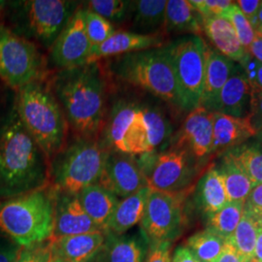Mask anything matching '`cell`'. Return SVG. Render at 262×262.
<instances>
[{"label": "cell", "instance_id": "6da1fadb", "mask_svg": "<svg viewBox=\"0 0 262 262\" xmlns=\"http://www.w3.org/2000/svg\"><path fill=\"white\" fill-rule=\"evenodd\" d=\"M53 94L79 137L97 139L106 109V84L98 63L60 70L53 81Z\"/></svg>", "mask_w": 262, "mask_h": 262}, {"label": "cell", "instance_id": "7a4b0ae2", "mask_svg": "<svg viewBox=\"0 0 262 262\" xmlns=\"http://www.w3.org/2000/svg\"><path fill=\"white\" fill-rule=\"evenodd\" d=\"M47 160L14 106L0 122V194L20 195L43 187Z\"/></svg>", "mask_w": 262, "mask_h": 262}, {"label": "cell", "instance_id": "3957f363", "mask_svg": "<svg viewBox=\"0 0 262 262\" xmlns=\"http://www.w3.org/2000/svg\"><path fill=\"white\" fill-rule=\"evenodd\" d=\"M170 132V123L158 109L121 100L113 107L100 143L108 150L138 157L154 152Z\"/></svg>", "mask_w": 262, "mask_h": 262}, {"label": "cell", "instance_id": "277c9868", "mask_svg": "<svg viewBox=\"0 0 262 262\" xmlns=\"http://www.w3.org/2000/svg\"><path fill=\"white\" fill-rule=\"evenodd\" d=\"M15 108L48 159L62 150L67 122L55 94L47 86L38 81L23 86L18 91Z\"/></svg>", "mask_w": 262, "mask_h": 262}, {"label": "cell", "instance_id": "5b68a950", "mask_svg": "<svg viewBox=\"0 0 262 262\" xmlns=\"http://www.w3.org/2000/svg\"><path fill=\"white\" fill-rule=\"evenodd\" d=\"M113 73L127 84L182 109L178 84L167 46L116 56Z\"/></svg>", "mask_w": 262, "mask_h": 262}, {"label": "cell", "instance_id": "8992f818", "mask_svg": "<svg viewBox=\"0 0 262 262\" xmlns=\"http://www.w3.org/2000/svg\"><path fill=\"white\" fill-rule=\"evenodd\" d=\"M55 202L43 187L14 197L0 205V231L24 247L53 237Z\"/></svg>", "mask_w": 262, "mask_h": 262}, {"label": "cell", "instance_id": "52a82bcc", "mask_svg": "<svg viewBox=\"0 0 262 262\" xmlns=\"http://www.w3.org/2000/svg\"><path fill=\"white\" fill-rule=\"evenodd\" d=\"M109 150L94 138L79 137L56 155L54 178L58 192L78 195L98 183Z\"/></svg>", "mask_w": 262, "mask_h": 262}, {"label": "cell", "instance_id": "ba28073f", "mask_svg": "<svg viewBox=\"0 0 262 262\" xmlns=\"http://www.w3.org/2000/svg\"><path fill=\"white\" fill-rule=\"evenodd\" d=\"M205 41L186 35L167 45L178 84L182 109L190 112L200 106L204 84Z\"/></svg>", "mask_w": 262, "mask_h": 262}, {"label": "cell", "instance_id": "9c48e42d", "mask_svg": "<svg viewBox=\"0 0 262 262\" xmlns=\"http://www.w3.org/2000/svg\"><path fill=\"white\" fill-rule=\"evenodd\" d=\"M139 157V164L150 189L168 193L189 189L196 170L195 159L187 150L171 147L165 151Z\"/></svg>", "mask_w": 262, "mask_h": 262}, {"label": "cell", "instance_id": "30bf717a", "mask_svg": "<svg viewBox=\"0 0 262 262\" xmlns=\"http://www.w3.org/2000/svg\"><path fill=\"white\" fill-rule=\"evenodd\" d=\"M42 59L36 46L0 26V78L11 88L19 91L38 81Z\"/></svg>", "mask_w": 262, "mask_h": 262}, {"label": "cell", "instance_id": "8fae6325", "mask_svg": "<svg viewBox=\"0 0 262 262\" xmlns=\"http://www.w3.org/2000/svg\"><path fill=\"white\" fill-rule=\"evenodd\" d=\"M186 192L168 193L150 189L140 222L142 231L150 244L171 243L182 234Z\"/></svg>", "mask_w": 262, "mask_h": 262}, {"label": "cell", "instance_id": "7c38bea8", "mask_svg": "<svg viewBox=\"0 0 262 262\" xmlns=\"http://www.w3.org/2000/svg\"><path fill=\"white\" fill-rule=\"evenodd\" d=\"M75 2L66 0H32L24 2L25 26L29 36L51 48L74 15Z\"/></svg>", "mask_w": 262, "mask_h": 262}, {"label": "cell", "instance_id": "4fadbf2b", "mask_svg": "<svg viewBox=\"0 0 262 262\" xmlns=\"http://www.w3.org/2000/svg\"><path fill=\"white\" fill-rule=\"evenodd\" d=\"M85 9L79 7L51 47V60L60 70L89 62L93 45L84 27Z\"/></svg>", "mask_w": 262, "mask_h": 262}, {"label": "cell", "instance_id": "5bb4252c", "mask_svg": "<svg viewBox=\"0 0 262 262\" xmlns=\"http://www.w3.org/2000/svg\"><path fill=\"white\" fill-rule=\"evenodd\" d=\"M118 198L133 194L148 187L137 157L117 150H109L103 171L97 183Z\"/></svg>", "mask_w": 262, "mask_h": 262}, {"label": "cell", "instance_id": "9a60e30c", "mask_svg": "<svg viewBox=\"0 0 262 262\" xmlns=\"http://www.w3.org/2000/svg\"><path fill=\"white\" fill-rule=\"evenodd\" d=\"M195 159H204L213 151V112L198 106L187 115L181 126L174 143Z\"/></svg>", "mask_w": 262, "mask_h": 262}, {"label": "cell", "instance_id": "2e32d148", "mask_svg": "<svg viewBox=\"0 0 262 262\" xmlns=\"http://www.w3.org/2000/svg\"><path fill=\"white\" fill-rule=\"evenodd\" d=\"M101 230L85 213L78 195L60 193L55 203V223L52 238L92 233Z\"/></svg>", "mask_w": 262, "mask_h": 262}, {"label": "cell", "instance_id": "e0dca14e", "mask_svg": "<svg viewBox=\"0 0 262 262\" xmlns=\"http://www.w3.org/2000/svg\"><path fill=\"white\" fill-rule=\"evenodd\" d=\"M250 100L251 86L242 67L237 64L232 75L227 80L215 101L207 110L243 118L249 113Z\"/></svg>", "mask_w": 262, "mask_h": 262}, {"label": "cell", "instance_id": "ac0fdd59", "mask_svg": "<svg viewBox=\"0 0 262 262\" xmlns=\"http://www.w3.org/2000/svg\"><path fill=\"white\" fill-rule=\"evenodd\" d=\"M163 39L158 34H140L132 31H116L102 44L92 49L88 63L97 62L101 58L119 56L144 51L152 48L162 47Z\"/></svg>", "mask_w": 262, "mask_h": 262}, {"label": "cell", "instance_id": "d6986e66", "mask_svg": "<svg viewBox=\"0 0 262 262\" xmlns=\"http://www.w3.org/2000/svg\"><path fill=\"white\" fill-rule=\"evenodd\" d=\"M249 118L213 112V151L225 152L255 137Z\"/></svg>", "mask_w": 262, "mask_h": 262}, {"label": "cell", "instance_id": "ffe728a7", "mask_svg": "<svg viewBox=\"0 0 262 262\" xmlns=\"http://www.w3.org/2000/svg\"><path fill=\"white\" fill-rule=\"evenodd\" d=\"M106 242L104 231L52 238L56 258L66 262H89L94 259Z\"/></svg>", "mask_w": 262, "mask_h": 262}, {"label": "cell", "instance_id": "44dd1931", "mask_svg": "<svg viewBox=\"0 0 262 262\" xmlns=\"http://www.w3.org/2000/svg\"><path fill=\"white\" fill-rule=\"evenodd\" d=\"M203 33L216 52L234 62H240L248 53L242 46L233 26L224 17H201Z\"/></svg>", "mask_w": 262, "mask_h": 262}, {"label": "cell", "instance_id": "7402d4cb", "mask_svg": "<svg viewBox=\"0 0 262 262\" xmlns=\"http://www.w3.org/2000/svg\"><path fill=\"white\" fill-rule=\"evenodd\" d=\"M205 57V75L200 106L207 110L215 101L225 83L232 75L237 64L208 45Z\"/></svg>", "mask_w": 262, "mask_h": 262}, {"label": "cell", "instance_id": "603a6c76", "mask_svg": "<svg viewBox=\"0 0 262 262\" xmlns=\"http://www.w3.org/2000/svg\"><path fill=\"white\" fill-rule=\"evenodd\" d=\"M150 192V187H143L129 196L120 200L108 223L106 231L122 235L139 224L145 213Z\"/></svg>", "mask_w": 262, "mask_h": 262}, {"label": "cell", "instance_id": "cb8c5ba5", "mask_svg": "<svg viewBox=\"0 0 262 262\" xmlns=\"http://www.w3.org/2000/svg\"><path fill=\"white\" fill-rule=\"evenodd\" d=\"M163 29L168 33L200 36L203 33L201 17L187 0L166 2Z\"/></svg>", "mask_w": 262, "mask_h": 262}, {"label": "cell", "instance_id": "d4e9b609", "mask_svg": "<svg viewBox=\"0 0 262 262\" xmlns=\"http://www.w3.org/2000/svg\"><path fill=\"white\" fill-rule=\"evenodd\" d=\"M79 200L85 213L101 230L106 231L119 198L98 184L85 187L79 194Z\"/></svg>", "mask_w": 262, "mask_h": 262}, {"label": "cell", "instance_id": "484cf974", "mask_svg": "<svg viewBox=\"0 0 262 262\" xmlns=\"http://www.w3.org/2000/svg\"><path fill=\"white\" fill-rule=\"evenodd\" d=\"M165 0L131 1V31L140 34H158L163 28L165 17Z\"/></svg>", "mask_w": 262, "mask_h": 262}, {"label": "cell", "instance_id": "4316f807", "mask_svg": "<svg viewBox=\"0 0 262 262\" xmlns=\"http://www.w3.org/2000/svg\"><path fill=\"white\" fill-rule=\"evenodd\" d=\"M196 200L198 206L207 215L215 214L229 202L224 180L217 169H209L199 181Z\"/></svg>", "mask_w": 262, "mask_h": 262}, {"label": "cell", "instance_id": "83f0119b", "mask_svg": "<svg viewBox=\"0 0 262 262\" xmlns=\"http://www.w3.org/2000/svg\"><path fill=\"white\" fill-rule=\"evenodd\" d=\"M216 169L224 180L228 201L245 202L254 186L243 170L226 154L223 155Z\"/></svg>", "mask_w": 262, "mask_h": 262}, {"label": "cell", "instance_id": "f1b7e54d", "mask_svg": "<svg viewBox=\"0 0 262 262\" xmlns=\"http://www.w3.org/2000/svg\"><path fill=\"white\" fill-rule=\"evenodd\" d=\"M224 154L234 160L253 186L262 184V146L259 143L246 142Z\"/></svg>", "mask_w": 262, "mask_h": 262}, {"label": "cell", "instance_id": "f546056e", "mask_svg": "<svg viewBox=\"0 0 262 262\" xmlns=\"http://www.w3.org/2000/svg\"><path fill=\"white\" fill-rule=\"evenodd\" d=\"M245 202L229 201L213 215H208L207 228L225 240L229 239L243 215Z\"/></svg>", "mask_w": 262, "mask_h": 262}, {"label": "cell", "instance_id": "4dcf8cb0", "mask_svg": "<svg viewBox=\"0 0 262 262\" xmlns=\"http://www.w3.org/2000/svg\"><path fill=\"white\" fill-rule=\"evenodd\" d=\"M258 228L253 215L244 209L239 225H237L233 235L228 239L247 262L252 261L254 257Z\"/></svg>", "mask_w": 262, "mask_h": 262}, {"label": "cell", "instance_id": "1f68e13d", "mask_svg": "<svg viewBox=\"0 0 262 262\" xmlns=\"http://www.w3.org/2000/svg\"><path fill=\"white\" fill-rule=\"evenodd\" d=\"M225 240L206 228L190 236L187 241V249L199 262H215L222 253Z\"/></svg>", "mask_w": 262, "mask_h": 262}, {"label": "cell", "instance_id": "d6a6232c", "mask_svg": "<svg viewBox=\"0 0 262 262\" xmlns=\"http://www.w3.org/2000/svg\"><path fill=\"white\" fill-rule=\"evenodd\" d=\"M143 250L133 238L113 239L107 248V262H142Z\"/></svg>", "mask_w": 262, "mask_h": 262}, {"label": "cell", "instance_id": "836d02e7", "mask_svg": "<svg viewBox=\"0 0 262 262\" xmlns=\"http://www.w3.org/2000/svg\"><path fill=\"white\" fill-rule=\"evenodd\" d=\"M131 1L124 0H92L86 4L90 10L113 23H122L130 11Z\"/></svg>", "mask_w": 262, "mask_h": 262}, {"label": "cell", "instance_id": "e575fe53", "mask_svg": "<svg viewBox=\"0 0 262 262\" xmlns=\"http://www.w3.org/2000/svg\"><path fill=\"white\" fill-rule=\"evenodd\" d=\"M84 27L93 47L102 44L116 32L113 24L109 20L88 9L84 13Z\"/></svg>", "mask_w": 262, "mask_h": 262}, {"label": "cell", "instance_id": "d590c367", "mask_svg": "<svg viewBox=\"0 0 262 262\" xmlns=\"http://www.w3.org/2000/svg\"><path fill=\"white\" fill-rule=\"evenodd\" d=\"M221 17H224L231 23L242 46L248 52V49L255 37V30L251 23L244 16L243 13L238 8V6L235 4V2L225 10Z\"/></svg>", "mask_w": 262, "mask_h": 262}, {"label": "cell", "instance_id": "8d00e7d4", "mask_svg": "<svg viewBox=\"0 0 262 262\" xmlns=\"http://www.w3.org/2000/svg\"><path fill=\"white\" fill-rule=\"evenodd\" d=\"M54 258L55 256L51 238L50 241L27 247L25 251L19 253L16 262H53Z\"/></svg>", "mask_w": 262, "mask_h": 262}, {"label": "cell", "instance_id": "74e56055", "mask_svg": "<svg viewBox=\"0 0 262 262\" xmlns=\"http://www.w3.org/2000/svg\"><path fill=\"white\" fill-rule=\"evenodd\" d=\"M251 86V91L262 92V63L254 59L249 53L239 62Z\"/></svg>", "mask_w": 262, "mask_h": 262}, {"label": "cell", "instance_id": "f35d334b", "mask_svg": "<svg viewBox=\"0 0 262 262\" xmlns=\"http://www.w3.org/2000/svg\"><path fill=\"white\" fill-rule=\"evenodd\" d=\"M200 17H221L233 4L230 0H189Z\"/></svg>", "mask_w": 262, "mask_h": 262}, {"label": "cell", "instance_id": "ab89813d", "mask_svg": "<svg viewBox=\"0 0 262 262\" xmlns=\"http://www.w3.org/2000/svg\"><path fill=\"white\" fill-rule=\"evenodd\" d=\"M247 117L256 133L262 130V92L251 91L250 109Z\"/></svg>", "mask_w": 262, "mask_h": 262}, {"label": "cell", "instance_id": "60d3db41", "mask_svg": "<svg viewBox=\"0 0 262 262\" xmlns=\"http://www.w3.org/2000/svg\"><path fill=\"white\" fill-rule=\"evenodd\" d=\"M170 249L171 243L168 242L150 244L146 262H171Z\"/></svg>", "mask_w": 262, "mask_h": 262}, {"label": "cell", "instance_id": "b9f144b4", "mask_svg": "<svg viewBox=\"0 0 262 262\" xmlns=\"http://www.w3.org/2000/svg\"><path fill=\"white\" fill-rule=\"evenodd\" d=\"M261 0H239L235 2V4L243 13L244 16L251 23L253 28H254L255 19H256L258 10L261 6Z\"/></svg>", "mask_w": 262, "mask_h": 262}, {"label": "cell", "instance_id": "7bdbcfd3", "mask_svg": "<svg viewBox=\"0 0 262 262\" xmlns=\"http://www.w3.org/2000/svg\"><path fill=\"white\" fill-rule=\"evenodd\" d=\"M245 210L250 212L262 211V184L255 185L245 201Z\"/></svg>", "mask_w": 262, "mask_h": 262}, {"label": "cell", "instance_id": "ee69618b", "mask_svg": "<svg viewBox=\"0 0 262 262\" xmlns=\"http://www.w3.org/2000/svg\"><path fill=\"white\" fill-rule=\"evenodd\" d=\"M215 262H247L243 257L238 253L232 243L227 239L225 240L224 249L220 256L215 259Z\"/></svg>", "mask_w": 262, "mask_h": 262}, {"label": "cell", "instance_id": "f6af8a7d", "mask_svg": "<svg viewBox=\"0 0 262 262\" xmlns=\"http://www.w3.org/2000/svg\"><path fill=\"white\" fill-rule=\"evenodd\" d=\"M171 262H199L195 256L190 253L187 247H178L171 259Z\"/></svg>", "mask_w": 262, "mask_h": 262}, {"label": "cell", "instance_id": "bcb514c9", "mask_svg": "<svg viewBox=\"0 0 262 262\" xmlns=\"http://www.w3.org/2000/svg\"><path fill=\"white\" fill-rule=\"evenodd\" d=\"M248 53L253 56L254 59L262 63V36L256 32L255 37L248 49Z\"/></svg>", "mask_w": 262, "mask_h": 262}, {"label": "cell", "instance_id": "7dc6e473", "mask_svg": "<svg viewBox=\"0 0 262 262\" xmlns=\"http://www.w3.org/2000/svg\"><path fill=\"white\" fill-rule=\"evenodd\" d=\"M19 253L15 249L0 250V262H16Z\"/></svg>", "mask_w": 262, "mask_h": 262}, {"label": "cell", "instance_id": "c3c4849f", "mask_svg": "<svg viewBox=\"0 0 262 262\" xmlns=\"http://www.w3.org/2000/svg\"><path fill=\"white\" fill-rule=\"evenodd\" d=\"M253 260L257 262H262V228H258Z\"/></svg>", "mask_w": 262, "mask_h": 262}, {"label": "cell", "instance_id": "681fc988", "mask_svg": "<svg viewBox=\"0 0 262 262\" xmlns=\"http://www.w3.org/2000/svg\"><path fill=\"white\" fill-rule=\"evenodd\" d=\"M248 212L253 215V217L254 219L255 223L258 225V227L262 228V211H260V212H250V211H248Z\"/></svg>", "mask_w": 262, "mask_h": 262}, {"label": "cell", "instance_id": "f907efd6", "mask_svg": "<svg viewBox=\"0 0 262 262\" xmlns=\"http://www.w3.org/2000/svg\"><path fill=\"white\" fill-rule=\"evenodd\" d=\"M257 27H262V3L260 8L258 10L257 16H256V19H255V25H254V30Z\"/></svg>", "mask_w": 262, "mask_h": 262}, {"label": "cell", "instance_id": "816d5d0a", "mask_svg": "<svg viewBox=\"0 0 262 262\" xmlns=\"http://www.w3.org/2000/svg\"><path fill=\"white\" fill-rule=\"evenodd\" d=\"M255 139H256V142H257V143H259V144L262 146V130L258 131V132L256 133V135H255Z\"/></svg>", "mask_w": 262, "mask_h": 262}, {"label": "cell", "instance_id": "f5cc1de1", "mask_svg": "<svg viewBox=\"0 0 262 262\" xmlns=\"http://www.w3.org/2000/svg\"><path fill=\"white\" fill-rule=\"evenodd\" d=\"M255 32L262 36V27H257V28H255Z\"/></svg>", "mask_w": 262, "mask_h": 262}, {"label": "cell", "instance_id": "db71d44e", "mask_svg": "<svg viewBox=\"0 0 262 262\" xmlns=\"http://www.w3.org/2000/svg\"><path fill=\"white\" fill-rule=\"evenodd\" d=\"M53 262H66L64 261V260H62V259H60V258H54V260H53Z\"/></svg>", "mask_w": 262, "mask_h": 262}, {"label": "cell", "instance_id": "11a10c76", "mask_svg": "<svg viewBox=\"0 0 262 262\" xmlns=\"http://www.w3.org/2000/svg\"><path fill=\"white\" fill-rule=\"evenodd\" d=\"M94 258H95V257H94ZM94 259H92V260H91V261H89V262H97V261H95V260H94Z\"/></svg>", "mask_w": 262, "mask_h": 262}, {"label": "cell", "instance_id": "9f6ffc18", "mask_svg": "<svg viewBox=\"0 0 262 262\" xmlns=\"http://www.w3.org/2000/svg\"><path fill=\"white\" fill-rule=\"evenodd\" d=\"M251 262H257V261H255V260H253H253H252V261H251Z\"/></svg>", "mask_w": 262, "mask_h": 262}]
</instances>
